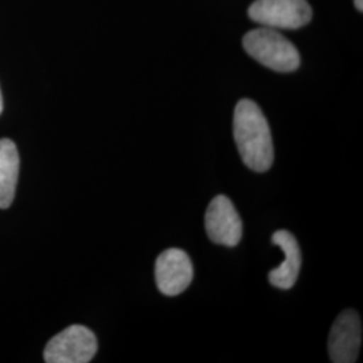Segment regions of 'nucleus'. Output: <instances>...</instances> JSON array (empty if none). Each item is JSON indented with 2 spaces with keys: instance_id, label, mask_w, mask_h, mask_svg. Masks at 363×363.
<instances>
[{
  "instance_id": "nucleus-1",
  "label": "nucleus",
  "mask_w": 363,
  "mask_h": 363,
  "mask_svg": "<svg viewBox=\"0 0 363 363\" xmlns=\"http://www.w3.org/2000/svg\"><path fill=\"white\" fill-rule=\"evenodd\" d=\"M234 140L247 169L265 172L274 160L272 132L259 105L252 100H241L233 117Z\"/></svg>"
},
{
  "instance_id": "nucleus-2",
  "label": "nucleus",
  "mask_w": 363,
  "mask_h": 363,
  "mask_svg": "<svg viewBox=\"0 0 363 363\" xmlns=\"http://www.w3.org/2000/svg\"><path fill=\"white\" fill-rule=\"evenodd\" d=\"M242 43L252 58L274 72L291 73L300 66L298 49L271 27L264 26L249 31Z\"/></svg>"
},
{
  "instance_id": "nucleus-3",
  "label": "nucleus",
  "mask_w": 363,
  "mask_h": 363,
  "mask_svg": "<svg viewBox=\"0 0 363 363\" xmlns=\"http://www.w3.org/2000/svg\"><path fill=\"white\" fill-rule=\"evenodd\" d=\"M97 352V339L89 328L74 325L48 343L43 357L48 363H88Z\"/></svg>"
},
{
  "instance_id": "nucleus-4",
  "label": "nucleus",
  "mask_w": 363,
  "mask_h": 363,
  "mask_svg": "<svg viewBox=\"0 0 363 363\" xmlns=\"http://www.w3.org/2000/svg\"><path fill=\"white\" fill-rule=\"evenodd\" d=\"M249 16L261 26L294 30L311 21L312 9L307 0H256Z\"/></svg>"
},
{
  "instance_id": "nucleus-5",
  "label": "nucleus",
  "mask_w": 363,
  "mask_h": 363,
  "mask_svg": "<svg viewBox=\"0 0 363 363\" xmlns=\"http://www.w3.org/2000/svg\"><path fill=\"white\" fill-rule=\"evenodd\" d=\"M205 228L208 238L223 247H237L242 237V220L233 202L225 195H217L210 202L205 216Z\"/></svg>"
},
{
  "instance_id": "nucleus-6",
  "label": "nucleus",
  "mask_w": 363,
  "mask_h": 363,
  "mask_svg": "<svg viewBox=\"0 0 363 363\" xmlns=\"http://www.w3.org/2000/svg\"><path fill=\"white\" fill-rule=\"evenodd\" d=\"M193 277V262L182 249H167L156 259V286L166 296L181 295L191 284Z\"/></svg>"
},
{
  "instance_id": "nucleus-7",
  "label": "nucleus",
  "mask_w": 363,
  "mask_h": 363,
  "mask_svg": "<svg viewBox=\"0 0 363 363\" xmlns=\"http://www.w3.org/2000/svg\"><path fill=\"white\" fill-rule=\"evenodd\" d=\"M362 343L361 318L354 310L342 312L328 335V354L334 363H354Z\"/></svg>"
},
{
  "instance_id": "nucleus-8",
  "label": "nucleus",
  "mask_w": 363,
  "mask_h": 363,
  "mask_svg": "<svg viewBox=\"0 0 363 363\" xmlns=\"http://www.w3.org/2000/svg\"><path fill=\"white\" fill-rule=\"evenodd\" d=\"M272 242L283 250L284 261L269 272V283L279 289H291L295 286L301 268V250L298 240L294 234L283 229L273 234Z\"/></svg>"
},
{
  "instance_id": "nucleus-9",
  "label": "nucleus",
  "mask_w": 363,
  "mask_h": 363,
  "mask_svg": "<svg viewBox=\"0 0 363 363\" xmlns=\"http://www.w3.org/2000/svg\"><path fill=\"white\" fill-rule=\"evenodd\" d=\"M19 175V154L16 145L9 140H0V208L11 206Z\"/></svg>"
},
{
  "instance_id": "nucleus-10",
  "label": "nucleus",
  "mask_w": 363,
  "mask_h": 363,
  "mask_svg": "<svg viewBox=\"0 0 363 363\" xmlns=\"http://www.w3.org/2000/svg\"><path fill=\"white\" fill-rule=\"evenodd\" d=\"M354 3H355V7L359 10V11H362L363 10V0H354Z\"/></svg>"
},
{
  "instance_id": "nucleus-11",
  "label": "nucleus",
  "mask_w": 363,
  "mask_h": 363,
  "mask_svg": "<svg viewBox=\"0 0 363 363\" xmlns=\"http://www.w3.org/2000/svg\"><path fill=\"white\" fill-rule=\"evenodd\" d=\"M3 111V99H1V91H0V113Z\"/></svg>"
}]
</instances>
